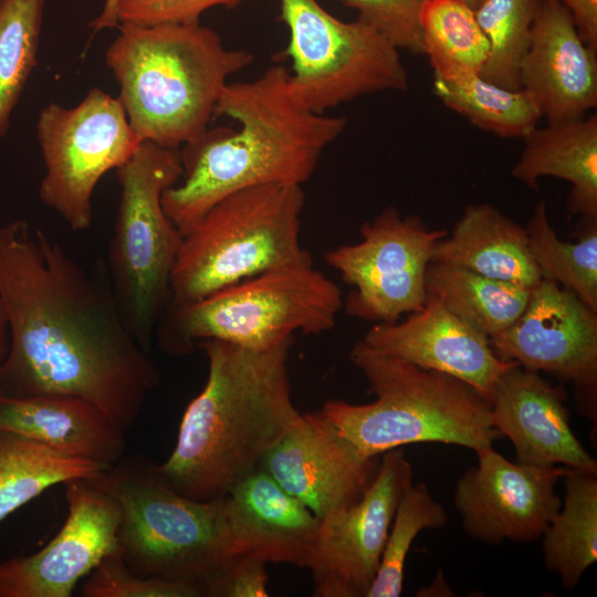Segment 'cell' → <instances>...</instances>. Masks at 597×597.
Listing matches in <instances>:
<instances>
[{
    "mask_svg": "<svg viewBox=\"0 0 597 597\" xmlns=\"http://www.w3.org/2000/svg\"><path fill=\"white\" fill-rule=\"evenodd\" d=\"M0 300L9 347L0 395L71 396L126 432L161 374L121 314L103 258L80 264L24 219L0 224Z\"/></svg>",
    "mask_w": 597,
    "mask_h": 597,
    "instance_id": "6da1fadb",
    "label": "cell"
},
{
    "mask_svg": "<svg viewBox=\"0 0 597 597\" xmlns=\"http://www.w3.org/2000/svg\"><path fill=\"white\" fill-rule=\"evenodd\" d=\"M289 72L273 65L252 81L227 83L213 116L237 130L207 128L182 145V176L163 193L166 214L187 234L218 201L262 185L302 186L325 148L345 130L347 118L300 106L289 91Z\"/></svg>",
    "mask_w": 597,
    "mask_h": 597,
    "instance_id": "7a4b0ae2",
    "label": "cell"
},
{
    "mask_svg": "<svg viewBox=\"0 0 597 597\" xmlns=\"http://www.w3.org/2000/svg\"><path fill=\"white\" fill-rule=\"evenodd\" d=\"M293 342L265 349L217 339L198 344L208 376L182 415L172 452L158 464L169 486L190 499L220 500L260 468L302 417L287 368Z\"/></svg>",
    "mask_w": 597,
    "mask_h": 597,
    "instance_id": "3957f363",
    "label": "cell"
},
{
    "mask_svg": "<svg viewBox=\"0 0 597 597\" xmlns=\"http://www.w3.org/2000/svg\"><path fill=\"white\" fill-rule=\"evenodd\" d=\"M118 29L105 54L118 100L139 139L167 148L178 149L208 128L228 78L254 60L226 48L200 23Z\"/></svg>",
    "mask_w": 597,
    "mask_h": 597,
    "instance_id": "277c9868",
    "label": "cell"
},
{
    "mask_svg": "<svg viewBox=\"0 0 597 597\" xmlns=\"http://www.w3.org/2000/svg\"><path fill=\"white\" fill-rule=\"evenodd\" d=\"M375 400H328L318 412L363 454L412 443H446L478 452L501 438L490 401L469 384L377 352L362 341L349 353Z\"/></svg>",
    "mask_w": 597,
    "mask_h": 597,
    "instance_id": "5b68a950",
    "label": "cell"
},
{
    "mask_svg": "<svg viewBox=\"0 0 597 597\" xmlns=\"http://www.w3.org/2000/svg\"><path fill=\"white\" fill-rule=\"evenodd\" d=\"M121 509L118 551L144 577L205 586L234 554L224 501H199L178 493L140 454L123 457L91 479Z\"/></svg>",
    "mask_w": 597,
    "mask_h": 597,
    "instance_id": "8992f818",
    "label": "cell"
},
{
    "mask_svg": "<svg viewBox=\"0 0 597 597\" xmlns=\"http://www.w3.org/2000/svg\"><path fill=\"white\" fill-rule=\"evenodd\" d=\"M302 186L262 185L213 205L184 235L167 307L185 306L268 271L313 264L301 242Z\"/></svg>",
    "mask_w": 597,
    "mask_h": 597,
    "instance_id": "52a82bcc",
    "label": "cell"
},
{
    "mask_svg": "<svg viewBox=\"0 0 597 597\" xmlns=\"http://www.w3.org/2000/svg\"><path fill=\"white\" fill-rule=\"evenodd\" d=\"M342 307L339 286L313 264L286 266L195 303L167 307L155 342L170 356L188 355L208 339L265 349L296 332L318 335L332 329Z\"/></svg>",
    "mask_w": 597,
    "mask_h": 597,
    "instance_id": "ba28073f",
    "label": "cell"
},
{
    "mask_svg": "<svg viewBox=\"0 0 597 597\" xmlns=\"http://www.w3.org/2000/svg\"><path fill=\"white\" fill-rule=\"evenodd\" d=\"M116 175L121 199L103 260L127 328L150 353L184 238L161 202L164 191L182 176L180 151L143 140Z\"/></svg>",
    "mask_w": 597,
    "mask_h": 597,
    "instance_id": "9c48e42d",
    "label": "cell"
},
{
    "mask_svg": "<svg viewBox=\"0 0 597 597\" xmlns=\"http://www.w3.org/2000/svg\"><path fill=\"white\" fill-rule=\"evenodd\" d=\"M290 31L289 91L307 111H325L360 96L406 91L399 50L367 23L342 21L317 0H280Z\"/></svg>",
    "mask_w": 597,
    "mask_h": 597,
    "instance_id": "30bf717a",
    "label": "cell"
},
{
    "mask_svg": "<svg viewBox=\"0 0 597 597\" xmlns=\"http://www.w3.org/2000/svg\"><path fill=\"white\" fill-rule=\"evenodd\" d=\"M36 137L45 166L40 199L71 230L88 229L100 179L127 161L142 142L121 101L93 87L74 107L50 103L39 113Z\"/></svg>",
    "mask_w": 597,
    "mask_h": 597,
    "instance_id": "8fae6325",
    "label": "cell"
},
{
    "mask_svg": "<svg viewBox=\"0 0 597 597\" xmlns=\"http://www.w3.org/2000/svg\"><path fill=\"white\" fill-rule=\"evenodd\" d=\"M362 240L324 253L352 290L343 305L352 317L392 323L420 310L426 300V271L447 230H430L418 216L385 208L360 227Z\"/></svg>",
    "mask_w": 597,
    "mask_h": 597,
    "instance_id": "7c38bea8",
    "label": "cell"
},
{
    "mask_svg": "<svg viewBox=\"0 0 597 597\" xmlns=\"http://www.w3.org/2000/svg\"><path fill=\"white\" fill-rule=\"evenodd\" d=\"M412 478V467L400 448L384 452L363 496L320 519L305 566L315 596H367L396 509Z\"/></svg>",
    "mask_w": 597,
    "mask_h": 597,
    "instance_id": "4fadbf2b",
    "label": "cell"
},
{
    "mask_svg": "<svg viewBox=\"0 0 597 597\" xmlns=\"http://www.w3.org/2000/svg\"><path fill=\"white\" fill-rule=\"evenodd\" d=\"M489 341L500 358L572 383L596 418L597 313L573 292L541 280L519 317Z\"/></svg>",
    "mask_w": 597,
    "mask_h": 597,
    "instance_id": "5bb4252c",
    "label": "cell"
},
{
    "mask_svg": "<svg viewBox=\"0 0 597 597\" xmlns=\"http://www.w3.org/2000/svg\"><path fill=\"white\" fill-rule=\"evenodd\" d=\"M475 453L453 496L465 532L488 544L538 540L561 507L555 485L569 468L512 462L493 447Z\"/></svg>",
    "mask_w": 597,
    "mask_h": 597,
    "instance_id": "9a60e30c",
    "label": "cell"
},
{
    "mask_svg": "<svg viewBox=\"0 0 597 597\" xmlns=\"http://www.w3.org/2000/svg\"><path fill=\"white\" fill-rule=\"evenodd\" d=\"M67 516L40 551L0 563V597H70L77 583L118 549L121 509L91 479L64 483Z\"/></svg>",
    "mask_w": 597,
    "mask_h": 597,
    "instance_id": "2e32d148",
    "label": "cell"
},
{
    "mask_svg": "<svg viewBox=\"0 0 597 597\" xmlns=\"http://www.w3.org/2000/svg\"><path fill=\"white\" fill-rule=\"evenodd\" d=\"M378 463L377 457L363 454L317 410L302 413L265 454L260 468L320 520L356 503Z\"/></svg>",
    "mask_w": 597,
    "mask_h": 597,
    "instance_id": "e0dca14e",
    "label": "cell"
},
{
    "mask_svg": "<svg viewBox=\"0 0 597 597\" xmlns=\"http://www.w3.org/2000/svg\"><path fill=\"white\" fill-rule=\"evenodd\" d=\"M362 342L418 367L453 376L489 401L499 377L517 365L500 358L489 337L430 295L406 320L376 323Z\"/></svg>",
    "mask_w": 597,
    "mask_h": 597,
    "instance_id": "ac0fdd59",
    "label": "cell"
},
{
    "mask_svg": "<svg viewBox=\"0 0 597 597\" xmlns=\"http://www.w3.org/2000/svg\"><path fill=\"white\" fill-rule=\"evenodd\" d=\"M519 84L547 123L578 119L597 106V51L584 42L557 0L541 2L519 66Z\"/></svg>",
    "mask_w": 597,
    "mask_h": 597,
    "instance_id": "d6986e66",
    "label": "cell"
},
{
    "mask_svg": "<svg viewBox=\"0 0 597 597\" xmlns=\"http://www.w3.org/2000/svg\"><path fill=\"white\" fill-rule=\"evenodd\" d=\"M565 400L563 388L517 364L495 383L490 399L492 422L513 444L517 462L597 473L596 460L570 428Z\"/></svg>",
    "mask_w": 597,
    "mask_h": 597,
    "instance_id": "ffe728a7",
    "label": "cell"
},
{
    "mask_svg": "<svg viewBox=\"0 0 597 597\" xmlns=\"http://www.w3.org/2000/svg\"><path fill=\"white\" fill-rule=\"evenodd\" d=\"M234 554L305 567L320 520L259 468L223 498Z\"/></svg>",
    "mask_w": 597,
    "mask_h": 597,
    "instance_id": "44dd1931",
    "label": "cell"
},
{
    "mask_svg": "<svg viewBox=\"0 0 597 597\" xmlns=\"http://www.w3.org/2000/svg\"><path fill=\"white\" fill-rule=\"evenodd\" d=\"M0 431L108 467L125 452V432L96 406L77 397L0 395Z\"/></svg>",
    "mask_w": 597,
    "mask_h": 597,
    "instance_id": "7402d4cb",
    "label": "cell"
},
{
    "mask_svg": "<svg viewBox=\"0 0 597 597\" xmlns=\"http://www.w3.org/2000/svg\"><path fill=\"white\" fill-rule=\"evenodd\" d=\"M431 262L527 289L542 280L528 249L526 229L488 202L464 208L451 233L437 242Z\"/></svg>",
    "mask_w": 597,
    "mask_h": 597,
    "instance_id": "603a6c76",
    "label": "cell"
},
{
    "mask_svg": "<svg viewBox=\"0 0 597 597\" xmlns=\"http://www.w3.org/2000/svg\"><path fill=\"white\" fill-rule=\"evenodd\" d=\"M522 139L512 176L530 188L547 176L568 181L569 211L597 219V116L536 126Z\"/></svg>",
    "mask_w": 597,
    "mask_h": 597,
    "instance_id": "cb8c5ba5",
    "label": "cell"
},
{
    "mask_svg": "<svg viewBox=\"0 0 597 597\" xmlns=\"http://www.w3.org/2000/svg\"><path fill=\"white\" fill-rule=\"evenodd\" d=\"M564 501L542 534L546 568L574 588L597 559V473L568 469Z\"/></svg>",
    "mask_w": 597,
    "mask_h": 597,
    "instance_id": "d4e9b609",
    "label": "cell"
},
{
    "mask_svg": "<svg viewBox=\"0 0 597 597\" xmlns=\"http://www.w3.org/2000/svg\"><path fill=\"white\" fill-rule=\"evenodd\" d=\"M531 290L440 262H430L426 271L427 295L489 338L519 317Z\"/></svg>",
    "mask_w": 597,
    "mask_h": 597,
    "instance_id": "484cf974",
    "label": "cell"
},
{
    "mask_svg": "<svg viewBox=\"0 0 597 597\" xmlns=\"http://www.w3.org/2000/svg\"><path fill=\"white\" fill-rule=\"evenodd\" d=\"M107 468L0 431V522L45 490L75 479H92Z\"/></svg>",
    "mask_w": 597,
    "mask_h": 597,
    "instance_id": "4316f807",
    "label": "cell"
},
{
    "mask_svg": "<svg viewBox=\"0 0 597 597\" xmlns=\"http://www.w3.org/2000/svg\"><path fill=\"white\" fill-rule=\"evenodd\" d=\"M432 91L473 126L501 138H523L543 117L527 92L504 88L480 74L454 78L433 75Z\"/></svg>",
    "mask_w": 597,
    "mask_h": 597,
    "instance_id": "83f0119b",
    "label": "cell"
},
{
    "mask_svg": "<svg viewBox=\"0 0 597 597\" xmlns=\"http://www.w3.org/2000/svg\"><path fill=\"white\" fill-rule=\"evenodd\" d=\"M421 50L443 78L480 74L489 41L474 10L462 0H427L420 13Z\"/></svg>",
    "mask_w": 597,
    "mask_h": 597,
    "instance_id": "f1b7e54d",
    "label": "cell"
},
{
    "mask_svg": "<svg viewBox=\"0 0 597 597\" xmlns=\"http://www.w3.org/2000/svg\"><path fill=\"white\" fill-rule=\"evenodd\" d=\"M525 229L542 280L573 292L597 313V219H588L577 242H564L551 226L546 203L540 201Z\"/></svg>",
    "mask_w": 597,
    "mask_h": 597,
    "instance_id": "f546056e",
    "label": "cell"
},
{
    "mask_svg": "<svg viewBox=\"0 0 597 597\" xmlns=\"http://www.w3.org/2000/svg\"><path fill=\"white\" fill-rule=\"evenodd\" d=\"M44 0H0V138L38 64Z\"/></svg>",
    "mask_w": 597,
    "mask_h": 597,
    "instance_id": "4dcf8cb0",
    "label": "cell"
},
{
    "mask_svg": "<svg viewBox=\"0 0 597 597\" xmlns=\"http://www.w3.org/2000/svg\"><path fill=\"white\" fill-rule=\"evenodd\" d=\"M542 0H484L474 14L489 41L480 75L507 90H520L519 66L530 43Z\"/></svg>",
    "mask_w": 597,
    "mask_h": 597,
    "instance_id": "1f68e13d",
    "label": "cell"
},
{
    "mask_svg": "<svg viewBox=\"0 0 597 597\" xmlns=\"http://www.w3.org/2000/svg\"><path fill=\"white\" fill-rule=\"evenodd\" d=\"M448 514L423 482L404 492L386 540L380 564L366 597H398L402 591L406 561L412 542L425 530L444 526Z\"/></svg>",
    "mask_w": 597,
    "mask_h": 597,
    "instance_id": "d6a6232c",
    "label": "cell"
},
{
    "mask_svg": "<svg viewBox=\"0 0 597 597\" xmlns=\"http://www.w3.org/2000/svg\"><path fill=\"white\" fill-rule=\"evenodd\" d=\"M81 587L84 597H200L192 585L144 577L134 573L119 551L105 556L86 576Z\"/></svg>",
    "mask_w": 597,
    "mask_h": 597,
    "instance_id": "836d02e7",
    "label": "cell"
},
{
    "mask_svg": "<svg viewBox=\"0 0 597 597\" xmlns=\"http://www.w3.org/2000/svg\"><path fill=\"white\" fill-rule=\"evenodd\" d=\"M398 50L422 54L420 13L427 0H341Z\"/></svg>",
    "mask_w": 597,
    "mask_h": 597,
    "instance_id": "e575fe53",
    "label": "cell"
},
{
    "mask_svg": "<svg viewBox=\"0 0 597 597\" xmlns=\"http://www.w3.org/2000/svg\"><path fill=\"white\" fill-rule=\"evenodd\" d=\"M242 0H117L118 23L142 27L159 24H195L208 9L217 6L227 8Z\"/></svg>",
    "mask_w": 597,
    "mask_h": 597,
    "instance_id": "d590c367",
    "label": "cell"
},
{
    "mask_svg": "<svg viewBox=\"0 0 597 597\" xmlns=\"http://www.w3.org/2000/svg\"><path fill=\"white\" fill-rule=\"evenodd\" d=\"M266 562L249 555L233 554L205 586L206 597H266Z\"/></svg>",
    "mask_w": 597,
    "mask_h": 597,
    "instance_id": "8d00e7d4",
    "label": "cell"
},
{
    "mask_svg": "<svg viewBox=\"0 0 597 597\" xmlns=\"http://www.w3.org/2000/svg\"><path fill=\"white\" fill-rule=\"evenodd\" d=\"M570 13L584 42L597 51V0H557Z\"/></svg>",
    "mask_w": 597,
    "mask_h": 597,
    "instance_id": "74e56055",
    "label": "cell"
},
{
    "mask_svg": "<svg viewBox=\"0 0 597 597\" xmlns=\"http://www.w3.org/2000/svg\"><path fill=\"white\" fill-rule=\"evenodd\" d=\"M117 0H105L101 13L93 19L88 27L97 32L104 29L118 28L119 23L116 13Z\"/></svg>",
    "mask_w": 597,
    "mask_h": 597,
    "instance_id": "f35d334b",
    "label": "cell"
},
{
    "mask_svg": "<svg viewBox=\"0 0 597 597\" xmlns=\"http://www.w3.org/2000/svg\"><path fill=\"white\" fill-rule=\"evenodd\" d=\"M8 347H9V331H8V324H7L3 305L0 300V363L6 357Z\"/></svg>",
    "mask_w": 597,
    "mask_h": 597,
    "instance_id": "ab89813d",
    "label": "cell"
},
{
    "mask_svg": "<svg viewBox=\"0 0 597 597\" xmlns=\"http://www.w3.org/2000/svg\"><path fill=\"white\" fill-rule=\"evenodd\" d=\"M473 10L476 9L484 0H462Z\"/></svg>",
    "mask_w": 597,
    "mask_h": 597,
    "instance_id": "60d3db41",
    "label": "cell"
}]
</instances>
